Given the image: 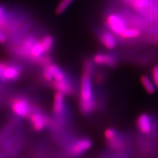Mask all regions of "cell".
I'll use <instances>...</instances> for the list:
<instances>
[{
	"mask_svg": "<svg viewBox=\"0 0 158 158\" xmlns=\"http://www.w3.org/2000/svg\"><path fill=\"white\" fill-rule=\"evenodd\" d=\"M40 80L65 96H73L77 92V86L72 77L60 65L53 61L42 67Z\"/></svg>",
	"mask_w": 158,
	"mask_h": 158,
	"instance_id": "6da1fadb",
	"label": "cell"
},
{
	"mask_svg": "<svg viewBox=\"0 0 158 158\" xmlns=\"http://www.w3.org/2000/svg\"><path fill=\"white\" fill-rule=\"evenodd\" d=\"M94 74L82 71L79 85L78 106L82 115H89L94 111L96 107Z\"/></svg>",
	"mask_w": 158,
	"mask_h": 158,
	"instance_id": "7a4b0ae2",
	"label": "cell"
},
{
	"mask_svg": "<svg viewBox=\"0 0 158 158\" xmlns=\"http://www.w3.org/2000/svg\"><path fill=\"white\" fill-rule=\"evenodd\" d=\"M11 110L16 116L21 118H28L31 114L34 106L26 95H15L9 100Z\"/></svg>",
	"mask_w": 158,
	"mask_h": 158,
	"instance_id": "3957f363",
	"label": "cell"
},
{
	"mask_svg": "<svg viewBox=\"0 0 158 158\" xmlns=\"http://www.w3.org/2000/svg\"><path fill=\"white\" fill-rule=\"evenodd\" d=\"M105 25L108 31L118 36L128 27L127 20L119 13L111 12L106 16Z\"/></svg>",
	"mask_w": 158,
	"mask_h": 158,
	"instance_id": "277c9868",
	"label": "cell"
},
{
	"mask_svg": "<svg viewBox=\"0 0 158 158\" xmlns=\"http://www.w3.org/2000/svg\"><path fill=\"white\" fill-rule=\"evenodd\" d=\"M34 131L41 132L45 128L49 123V118L39 108L34 107L31 114L28 117Z\"/></svg>",
	"mask_w": 158,
	"mask_h": 158,
	"instance_id": "5b68a950",
	"label": "cell"
},
{
	"mask_svg": "<svg viewBox=\"0 0 158 158\" xmlns=\"http://www.w3.org/2000/svg\"><path fill=\"white\" fill-rule=\"evenodd\" d=\"M92 61L96 66L115 68L118 63V59L113 53L98 52L93 56Z\"/></svg>",
	"mask_w": 158,
	"mask_h": 158,
	"instance_id": "8992f818",
	"label": "cell"
},
{
	"mask_svg": "<svg viewBox=\"0 0 158 158\" xmlns=\"http://www.w3.org/2000/svg\"><path fill=\"white\" fill-rule=\"evenodd\" d=\"M92 146V142L89 138H81L74 142L69 148V154L73 156H79L90 150Z\"/></svg>",
	"mask_w": 158,
	"mask_h": 158,
	"instance_id": "52a82bcc",
	"label": "cell"
},
{
	"mask_svg": "<svg viewBox=\"0 0 158 158\" xmlns=\"http://www.w3.org/2000/svg\"><path fill=\"white\" fill-rule=\"evenodd\" d=\"M98 38L102 45L108 50H113L118 45L116 36L108 30L102 31L99 32Z\"/></svg>",
	"mask_w": 158,
	"mask_h": 158,
	"instance_id": "ba28073f",
	"label": "cell"
},
{
	"mask_svg": "<svg viewBox=\"0 0 158 158\" xmlns=\"http://www.w3.org/2000/svg\"><path fill=\"white\" fill-rule=\"evenodd\" d=\"M136 126L138 129L144 135H148L153 131L152 117L146 113H143L137 117Z\"/></svg>",
	"mask_w": 158,
	"mask_h": 158,
	"instance_id": "9c48e42d",
	"label": "cell"
},
{
	"mask_svg": "<svg viewBox=\"0 0 158 158\" xmlns=\"http://www.w3.org/2000/svg\"><path fill=\"white\" fill-rule=\"evenodd\" d=\"M66 110V102L65 96L58 92L54 93L52 111L53 114L58 116H62Z\"/></svg>",
	"mask_w": 158,
	"mask_h": 158,
	"instance_id": "30bf717a",
	"label": "cell"
},
{
	"mask_svg": "<svg viewBox=\"0 0 158 158\" xmlns=\"http://www.w3.org/2000/svg\"><path fill=\"white\" fill-rule=\"evenodd\" d=\"M141 35L142 31L140 29L134 27H127L118 35V37L123 40H133L138 38Z\"/></svg>",
	"mask_w": 158,
	"mask_h": 158,
	"instance_id": "8fae6325",
	"label": "cell"
},
{
	"mask_svg": "<svg viewBox=\"0 0 158 158\" xmlns=\"http://www.w3.org/2000/svg\"><path fill=\"white\" fill-rule=\"evenodd\" d=\"M140 81L141 85L145 90V91L149 94H154L156 91V87L153 82L152 79L147 75H143L140 77Z\"/></svg>",
	"mask_w": 158,
	"mask_h": 158,
	"instance_id": "7c38bea8",
	"label": "cell"
},
{
	"mask_svg": "<svg viewBox=\"0 0 158 158\" xmlns=\"http://www.w3.org/2000/svg\"><path fill=\"white\" fill-rule=\"evenodd\" d=\"M75 1V0H61L57 4L55 10L56 15H61L65 13L69 7Z\"/></svg>",
	"mask_w": 158,
	"mask_h": 158,
	"instance_id": "4fadbf2b",
	"label": "cell"
},
{
	"mask_svg": "<svg viewBox=\"0 0 158 158\" xmlns=\"http://www.w3.org/2000/svg\"><path fill=\"white\" fill-rule=\"evenodd\" d=\"M106 79V73L103 71H96L93 75L94 83L96 84V85H102L105 82Z\"/></svg>",
	"mask_w": 158,
	"mask_h": 158,
	"instance_id": "5bb4252c",
	"label": "cell"
},
{
	"mask_svg": "<svg viewBox=\"0 0 158 158\" xmlns=\"http://www.w3.org/2000/svg\"><path fill=\"white\" fill-rule=\"evenodd\" d=\"M118 135L117 131L113 128H107L104 131V136L107 142L115 139Z\"/></svg>",
	"mask_w": 158,
	"mask_h": 158,
	"instance_id": "9a60e30c",
	"label": "cell"
},
{
	"mask_svg": "<svg viewBox=\"0 0 158 158\" xmlns=\"http://www.w3.org/2000/svg\"><path fill=\"white\" fill-rule=\"evenodd\" d=\"M152 78L156 88H158V65H156L152 69Z\"/></svg>",
	"mask_w": 158,
	"mask_h": 158,
	"instance_id": "2e32d148",
	"label": "cell"
},
{
	"mask_svg": "<svg viewBox=\"0 0 158 158\" xmlns=\"http://www.w3.org/2000/svg\"><path fill=\"white\" fill-rule=\"evenodd\" d=\"M9 41V37L7 34L2 29H0V44L5 45L7 44Z\"/></svg>",
	"mask_w": 158,
	"mask_h": 158,
	"instance_id": "e0dca14e",
	"label": "cell"
},
{
	"mask_svg": "<svg viewBox=\"0 0 158 158\" xmlns=\"http://www.w3.org/2000/svg\"><path fill=\"white\" fill-rule=\"evenodd\" d=\"M120 1L123 3H124L125 5H126V6H128V4H129V3L132 1V0H120Z\"/></svg>",
	"mask_w": 158,
	"mask_h": 158,
	"instance_id": "ac0fdd59",
	"label": "cell"
}]
</instances>
